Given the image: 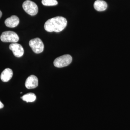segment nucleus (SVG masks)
<instances>
[{
  "mask_svg": "<svg viewBox=\"0 0 130 130\" xmlns=\"http://www.w3.org/2000/svg\"><path fill=\"white\" fill-rule=\"evenodd\" d=\"M67 25V20L63 17H56L48 20L44 24V29L49 32H60Z\"/></svg>",
  "mask_w": 130,
  "mask_h": 130,
  "instance_id": "1",
  "label": "nucleus"
},
{
  "mask_svg": "<svg viewBox=\"0 0 130 130\" xmlns=\"http://www.w3.org/2000/svg\"><path fill=\"white\" fill-rule=\"evenodd\" d=\"M23 8L27 14L34 16L37 14L38 12V7L37 5L30 0L25 1L22 5Z\"/></svg>",
  "mask_w": 130,
  "mask_h": 130,
  "instance_id": "2",
  "label": "nucleus"
},
{
  "mask_svg": "<svg viewBox=\"0 0 130 130\" xmlns=\"http://www.w3.org/2000/svg\"><path fill=\"white\" fill-rule=\"evenodd\" d=\"M72 60L71 56L69 55H65L56 58L54 61V65L57 68H63L70 65Z\"/></svg>",
  "mask_w": 130,
  "mask_h": 130,
  "instance_id": "3",
  "label": "nucleus"
},
{
  "mask_svg": "<svg viewBox=\"0 0 130 130\" xmlns=\"http://www.w3.org/2000/svg\"><path fill=\"white\" fill-rule=\"evenodd\" d=\"M19 37L18 35L15 32L11 31H7L2 33L0 39L3 42H12L16 43L19 41Z\"/></svg>",
  "mask_w": 130,
  "mask_h": 130,
  "instance_id": "4",
  "label": "nucleus"
},
{
  "mask_svg": "<svg viewBox=\"0 0 130 130\" xmlns=\"http://www.w3.org/2000/svg\"><path fill=\"white\" fill-rule=\"evenodd\" d=\"M29 45L32 49L33 51L36 54L41 53L44 50L43 43L39 38L31 40L29 42Z\"/></svg>",
  "mask_w": 130,
  "mask_h": 130,
  "instance_id": "5",
  "label": "nucleus"
},
{
  "mask_svg": "<svg viewBox=\"0 0 130 130\" xmlns=\"http://www.w3.org/2000/svg\"><path fill=\"white\" fill-rule=\"evenodd\" d=\"M9 49L13 51L14 56L17 57H21L23 55V48L20 44L13 43L10 45Z\"/></svg>",
  "mask_w": 130,
  "mask_h": 130,
  "instance_id": "6",
  "label": "nucleus"
},
{
  "mask_svg": "<svg viewBox=\"0 0 130 130\" xmlns=\"http://www.w3.org/2000/svg\"><path fill=\"white\" fill-rule=\"evenodd\" d=\"M38 85V79L34 75H30L26 79L25 86L27 88L31 89L36 88Z\"/></svg>",
  "mask_w": 130,
  "mask_h": 130,
  "instance_id": "7",
  "label": "nucleus"
},
{
  "mask_svg": "<svg viewBox=\"0 0 130 130\" xmlns=\"http://www.w3.org/2000/svg\"><path fill=\"white\" fill-rule=\"evenodd\" d=\"M19 23V18L15 15H13L6 19L5 23L6 27L9 28H13L16 27Z\"/></svg>",
  "mask_w": 130,
  "mask_h": 130,
  "instance_id": "8",
  "label": "nucleus"
},
{
  "mask_svg": "<svg viewBox=\"0 0 130 130\" xmlns=\"http://www.w3.org/2000/svg\"><path fill=\"white\" fill-rule=\"evenodd\" d=\"M13 75V70L9 68L5 69L1 73L0 78L4 82H7L9 81L12 79Z\"/></svg>",
  "mask_w": 130,
  "mask_h": 130,
  "instance_id": "9",
  "label": "nucleus"
},
{
  "mask_svg": "<svg viewBox=\"0 0 130 130\" xmlns=\"http://www.w3.org/2000/svg\"><path fill=\"white\" fill-rule=\"evenodd\" d=\"M94 8L98 11H104L107 7V3L103 0H96L94 3Z\"/></svg>",
  "mask_w": 130,
  "mask_h": 130,
  "instance_id": "10",
  "label": "nucleus"
},
{
  "mask_svg": "<svg viewBox=\"0 0 130 130\" xmlns=\"http://www.w3.org/2000/svg\"><path fill=\"white\" fill-rule=\"evenodd\" d=\"M21 98L27 102H33L35 101L36 96L33 93H28L24 95L22 97H21Z\"/></svg>",
  "mask_w": 130,
  "mask_h": 130,
  "instance_id": "11",
  "label": "nucleus"
},
{
  "mask_svg": "<svg viewBox=\"0 0 130 130\" xmlns=\"http://www.w3.org/2000/svg\"><path fill=\"white\" fill-rule=\"evenodd\" d=\"M42 3L45 6H55L58 4L56 0H42Z\"/></svg>",
  "mask_w": 130,
  "mask_h": 130,
  "instance_id": "12",
  "label": "nucleus"
},
{
  "mask_svg": "<svg viewBox=\"0 0 130 130\" xmlns=\"http://www.w3.org/2000/svg\"><path fill=\"white\" fill-rule=\"evenodd\" d=\"M4 107V104L2 103L1 102V101H0V109H1V108H3V107Z\"/></svg>",
  "mask_w": 130,
  "mask_h": 130,
  "instance_id": "13",
  "label": "nucleus"
},
{
  "mask_svg": "<svg viewBox=\"0 0 130 130\" xmlns=\"http://www.w3.org/2000/svg\"><path fill=\"white\" fill-rule=\"evenodd\" d=\"M2 15V12L0 11V18H1Z\"/></svg>",
  "mask_w": 130,
  "mask_h": 130,
  "instance_id": "14",
  "label": "nucleus"
}]
</instances>
